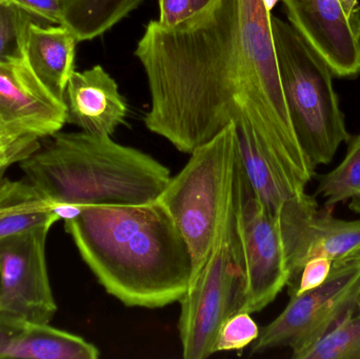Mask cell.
<instances>
[{
  "label": "cell",
  "mask_w": 360,
  "mask_h": 359,
  "mask_svg": "<svg viewBox=\"0 0 360 359\" xmlns=\"http://www.w3.org/2000/svg\"><path fill=\"white\" fill-rule=\"evenodd\" d=\"M31 16L52 25H63L61 0H8Z\"/></svg>",
  "instance_id": "obj_25"
},
{
  "label": "cell",
  "mask_w": 360,
  "mask_h": 359,
  "mask_svg": "<svg viewBox=\"0 0 360 359\" xmlns=\"http://www.w3.org/2000/svg\"><path fill=\"white\" fill-rule=\"evenodd\" d=\"M65 103L67 122L99 136H112L128 114L117 82L101 65L73 72L65 90Z\"/></svg>",
  "instance_id": "obj_13"
},
{
  "label": "cell",
  "mask_w": 360,
  "mask_h": 359,
  "mask_svg": "<svg viewBox=\"0 0 360 359\" xmlns=\"http://www.w3.org/2000/svg\"><path fill=\"white\" fill-rule=\"evenodd\" d=\"M51 228L0 242V316L16 326L50 324L56 314L46 259Z\"/></svg>",
  "instance_id": "obj_9"
},
{
  "label": "cell",
  "mask_w": 360,
  "mask_h": 359,
  "mask_svg": "<svg viewBox=\"0 0 360 359\" xmlns=\"http://www.w3.org/2000/svg\"><path fill=\"white\" fill-rule=\"evenodd\" d=\"M353 23H354L355 29H356L357 34H359L360 38V6H357L356 11H355L354 16L352 18Z\"/></svg>",
  "instance_id": "obj_30"
},
{
  "label": "cell",
  "mask_w": 360,
  "mask_h": 359,
  "mask_svg": "<svg viewBox=\"0 0 360 359\" xmlns=\"http://www.w3.org/2000/svg\"><path fill=\"white\" fill-rule=\"evenodd\" d=\"M145 0H61L63 25L78 42L94 39L126 18Z\"/></svg>",
  "instance_id": "obj_17"
},
{
  "label": "cell",
  "mask_w": 360,
  "mask_h": 359,
  "mask_svg": "<svg viewBox=\"0 0 360 359\" xmlns=\"http://www.w3.org/2000/svg\"><path fill=\"white\" fill-rule=\"evenodd\" d=\"M41 141L36 135L15 132L0 126V183L13 166L19 164L39 147Z\"/></svg>",
  "instance_id": "obj_22"
},
{
  "label": "cell",
  "mask_w": 360,
  "mask_h": 359,
  "mask_svg": "<svg viewBox=\"0 0 360 359\" xmlns=\"http://www.w3.org/2000/svg\"><path fill=\"white\" fill-rule=\"evenodd\" d=\"M31 15L8 0L0 1V63L27 61V29Z\"/></svg>",
  "instance_id": "obj_20"
},
{
  "label": "cell",
  "mask_w": 360,
  "mask_h": 359,
  "mask_svg": "<svg viewBox=\"0 0 360 359\" xmlns=\"http://www.w3.org/2000/svg\"><path fill=\"white\" fill-rule=\"evenodd\" d=\"M235 218L243 259V290L239 312L253 314L275 301L291 282L276 216L254 194L237 162Z\"/></svg>",
  "instance_id": "obj_8"
},
{
  "label": "cell",
  "mask_w": 360,
  "mask_h": 359,
  "mask_svg": "<svg viewBox=\"0 0 360 359\" xmlns=\"http://www.w3.org/2000/svg\"><path fill=\"white\" fill-rule=\"evenodd\" d=\"M59 202L49 200L30 181L6 178L0 183V242L60 221Z\"/></svg>",
  "instance_id": "obj_16"
},
{
  "label": "cell",
  "mask_w": 360,
  "mask_h": 359,
  "mask_svg": "<svg viewBox=\"0 0 360 359\" xmlns=\"http://www.w3.org/2000/svg\"><path fill=\"white\" fill-rule=\"evenodd\" d=\"M67 107L37 79L27 61L0 63V126L48 138L67 124Z\"/></svg>",
  "instance_id": "obj_12"
},
{
  "label": "cell",
  "mask_w": 360,
  "mask_h": 359,
  "mask_svg": "<svg viewBox=\"0 0 360 359\" xmlns=\"http://www.w3.org/2000/svg\"><path fill=\"white\" fill-rule=\"evenodd\" d=\"M259 328L251 314L238 312L224 320L218 331L217 352L241 351L252 345L259 335Z\"/></svg>",
  "instance_id": "obj_21"
},
{
  "label": "cell",
  "mask_w": 360,
  "mask_h": 359,
  "mask_svg": "<svg viewBox=\"0 0 360 359\" xmlns=\"http://www.w3.org/2000/svg\"><path fill=\"white\" fill-rule=\"evenodd\" d=\"M360 296V261H335L319 288L291 295L285 309L260 330L252 353L290 348L300 359L347 313L356 311Z\"/></svg>",
  "instance_id": "obj_7"
},
{
  "label": "cell",
  "mask_w": 360,
  "mask_h": 359,
  "mask_svg": "<svg viewBox=\"0 0 360 359\" xmlns=\"http://www.w3.org/2000/svg\"><path fill=\"white\" fill-rule=\"evenodd\" d=\"M98 348L50 324L25 322L0 348V359H97Z\"/></svg>",
  "instance_id": "obj_15"
},
{
  "label": "cell",
  "mask_w": 360,
  "mask_h": 359,
  "mask_svg": "<svg viewBox=\"0 0 360 359\" xmlns=\"http://www.w3.org/2000/svg\"><path fill=\"white\" fill-rule=\"evenodd\" d=\"M274 214L292 287L311 259L326 257L335 263L360 247V219L336 218L330 209H319L306 192L285 200Z\"/></svg>",
  "instance_id": "obj_10"
},
{
  "label": "cell",
  "mask_w": 360,
  "mask_h": 359,
  "mask_svg": "<svg viewBox=\"0 0 360 359\" xmlns=\"http://www.w3.org/2000/svg\"><path fill=\"white\" fill-rule=\"evenodd\" d=\"M349 208H350V210H352L353 212L360 215V193L350 200Z\"/></svg>",
  "instance_id": "obj_29"
},
{
  "label": "cell",
  "mask_w": 360,
  "mask_h": 359,
  "mask_svg": "<svg viewBox=\"0 0 360 359\" xmlns=\"http://www.w3.org/2000/svg\"><path fill=\"white\" fill-rule=\"evenodd\" d=\"M317 193L325 200V208L349 202L360 193V134L351 141L342 162L319 178Z\"/></svg>",
  "instance_id": "obj_18"
},
{
  "label": "cell",
  "mask_w": 360,
  "mask_h": 359,
  "mask_svg": "<svg viewBox=\"0 0 360 359\" xmlns=\"http://www.w3.org/2000/svg\"><path fill=\"white\" fill-rule=\"evenodd\" d=\"M235 191L236 176L207 261L179 301V330L184 359L214 355L220 327L240 310L243 271L235 218Z\"/></svg>",
  "instance_id": "obj_6"
},
{
  "label": "cell",
  "mask_w": 360,
  "mask_h": 359,
  "mask_svg": "<svg viewBox=\"0 0 360 359\" xmlns=\"http://www.w3.org/2000/svg\"><path fill=\"white\" fill-rule=\"evenodd\" d=\"M333 263V261L326 257H317L309 261L302 268L297 286L291 291V295L302 294L321 286L329 278Z\"/></svg>",
  "instance_id": "obj_24"
},
{
  "label": "cell",
  "mask_w": 360,
  "mask_h": 359,
  "mask_svg": "<svg viewBox=\"0 0 360 359\" xmlns=\"http://www.w3.org/2000/svg\"><path fill=\"white\" fill-rule=\"evenodd\" d=\"M347 313L300 359H360V312Z\"/></svg>",
  "instance_id": "obj_19"
},
{
  "label": "cell",
  "mask_w": 360,
  "mask_h": 359,
  "mask_svg": "<svg viewBox=\"0 0 360 359\" xmlns=\"http://www.w3.org/2000/svg\"><path fill=\"white\" fill-rule=\"evenodd\" d=\"M19 162L46 197L77 206H139L160 197L170 171L149 154L90 133H55Z\"/></svg>",
  "instance_id": "obj_3"
},
{
  "label": "cell",
  "mask_w": 360,
  "mask_h": 359,
  "mask_svg": "<svg viewBox=\"0 0 360 359\" xmlns=\"http://www.w3.org/2000/svg\"><path fill=\"white\" fill-rule=\"evenodd\" d=\"M0 1H4V0H0Z\"/></svg>",
  "instance_id": "obj_32"
},
{
  "label": "cell",
  "mask_w": 360,
  "mask_h": 359,
  "mask_svg": "<svg viewBox=\"0 0 360 359\" xmlns=\"http://www.w3.org/2000/svg\"><path fill=\"white\" fill-rule=\"evenodd\" d=\"M290 25L325 59L334 75L360 73V38L340 0H281Z\"/></svg>",
  "instance_id": "obj_11"
},
{
  "label": "cell",
  "mask_w": 360,
  "mask_h": 359,
  "mask_svg": "<svg viewBox=\"0 0 360 359\" xmlns=\"http://www.w3.org/2000/svg\"><path fill=\"white\" fill-rule=\"evenodd\" d=\"M190 155L158 200L168 211L190 251L191 285L207 261L220 215L234 188L239 156L234 122Z\"/></svg>",
  "instance_id": "obj_5"
},
{
  "label": "cell",
  "mask_w": 360,
  "mask_h": 359,
  "mask_svg": "<svg viewBox=\"0 0 360 359\" xmlns=\"http://www.w3.org/2000/svg\"><path fill=\"white\" fill-rule=\"evenodd\" d=\"M272 30L283 94L300 147L315 169L330 164L340 145L350 141L333 72L290 23L272 16Z\"/></svg>",
  "instance_id": "obj_4"
},
{
  "label": "cell",
  "mask_w": 360,
  "mask_h": 359,
  "mask_svg": "<svg viewBox=\"0 0 360 359\" xmlns=\"http://www.w3.org/2000/svg\"><path fill=\"white\" fill-rule=\"evenodd\" d=\"M360 261V247H359V248L357 249H355V250L352 251V252L349 253V254L346 255V256H345L344 259H340V261Z\"/></svg>",
  "instance_id": "obj_28"
},
{
  "label": "cell",
  "mask_w": 360,
  "mask_h": 359,
  "mask_svg": "<svg viewBox=\"0 0 360 359\" xmlns=\"http://www.w3.org/2000/svg\"><path fill=\"white\" fill-rule=\"evenodd\" d=\"M78 40L65 25L44 27L32 21L27 29V61L44 88L65 103Z\"/></svg>",
  "instance_id": "obj_14"
},
{
  "label": "cell",
  "mask_w": 360,
  "mask_h": 359,
  "mask_svg": "<svg viewBox=\"0 0 360 359\" xmlns=\"http://www.w3.org/2000/svg\"><path fill=\"white\" fill-rule=\"evenodd\" d=\"M22 326H16V325L11 324L10 322H8V320H4L2 316H0V348H1L4 344Z\"/></svg>",
  "instance_id": "obj_26"
},
{
  "label": "cell",
  "mask_w": 360,
  "mask_h": 359,
  "mask_svg": "<svg viewBox=\"0 0 360 359\" xmlns=\"http://www.w3.org/2000/svg\"><path fill=\"white\" fill-rule=\"evenodd\" d=\"M278 1L215 0L174 27L150 21L135 56L147 76L152 133L191 154L231 122H243L275 178L295 196L315 168L283 94L272 30Z\"/></svg>",
  "instance_id": "obj_1"
},
{
  "label": "cell",
  "mask_w": 360,
  "mask_h": 359,
  "mask_svg": "<svg viewBox=\"0 0 360 359\" xmlns=\"http://www.w3.org/2000/svg\"><path fill=\"white\" fill-rule=\"evenodd\" d=\"M215 0H160V19L164 27H174L209 8Z\"/></svg>",
  "instance_id": "obj_23"
},
{
  "label": "cell",
  "mask_w": 360,
  "mask_h": 359,
  "mask_svg": "<svg viewBox=\"0 0 360 359\" xmlns=\"http://www.w3.org/2000/svg\"><path fill=\"white\" fill-rule=\"evenodd\" d=\"M340 1L347 18L352 20L355 11H356L357 6H359V0H340Z\"/></svg>",
  "instance_id": "obj_27"
},
{
  "label": "cell",
  "mask_w": 360,
  "mask_h": 359,
  "mask_svg": "<svg viewBox=\"0 0 360 359\" xmlns=\"http://www.w3.org/2000/svg\"><path fill=\"white\" fill-rule=\"evenodd\" d=\"M357 311L360 312V296L359 299V303H357Z\"/></svg>",
  "instance_id": "obj_31"
},
{
  "label": "cell",
  "mask_w": 360,
  "mask_h": 359,
  "mask_svg": "<svg viewBox=\"0 0 360 359\" xmlns=\"http://www.w3.org/2000/svg\"><path fill=\"white\" fill-rule=\"evenodd\" d=\"M78 253L108 294L127 307L179 303L192 278V257L158 200L139 206H84L65 221Z\"/></svg>",
  "instance_id": "obj_2"
}]
</instances>
